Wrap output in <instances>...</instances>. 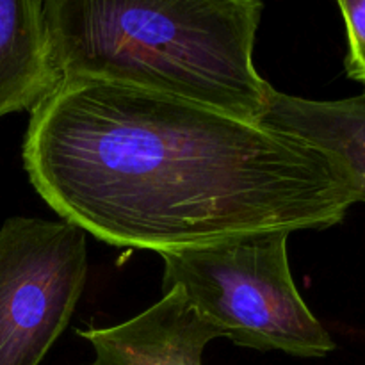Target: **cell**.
Returning <instances> with one entry per match:
<instances>
[{
  "label": "cell",
  "mask_w": 365,
  "mask_h": 365,
  "mask_svg": "<svg viewBox=\"0 0 365 365\" xmlns=\"http://www.w3.org/2000/svg\"><path fill=\"white\" fill-rule=\"evenodd\" d=\"M266 0H43L63 82L164 93L248 121L273 86L253 63Z\"/></svg>",
  "instance_id": "obj_2"
},
{
  "label": "cell",
  "mask_w": 365,
  "mask_h": 365,
  "mask_svg": "<svg viewBox=\"0 0 365 365\" xmlns=\"http://www.w3.org/2000/svg\"><path fill=\"white\" fill-rule=\"evenodd\" d=\"M61 84L43 0H0V118L36 109Z\"/></svg>",
  "instance_id": "obj_7"
},
{
  "label": "cell",
  "mask_w": 365,
  "mask_h": 365,
  "mask_svg": "<svg viewBox=\"0 0 365 365\" xmlns=\"http://www.w3.org/2000/svg\"><path fill=\"white\" fill-rule=\"evenodd\" d=\"M77 335L95 353L86 365H203L205 346L225 337L177 289L125 323Z\"/></svg>",
  "instance_id": "obj_5"
},
{
  "label": "cell",
  "mask_w": 365,
  "mask_h": 365,
  "mask_svg": "<svg viewBox=\"0 0 365 365\" xmlns=\"http://www.w3.org/2000/svg\"><path fill=\"white\" fill-rule=\"evenodd\" d=\"M88 274L84 230L9 217L0 227V365H39L70 324Z\"/></svg>",
  "instance_id": "obj_4"
},
{
  "label": "cell",
  "mask_w": 365,
  "mask_h": 365,
  "mask_svg": "<svg viewBox=\"0 0 365 365\" xmlns=\"http://www.w3.org/2000/svg\"><path fill=\"white\" fill-rule=\"evenodd\" d=\"M21 157L61 220L118 248L324 230L355 205L337 164L309 143L113 82H63L31 110Z\"/></svg>",
  "instance_id": "obj_1"
},
{
  "label": "cell",
  "mask_w": 365,
  "mask_h": 365,
  "mask_svg": "<svg viewBox=\"0 0 365 365\" xmlns=\"http://www.w3.org/2000/svg\"><path fill=\"white\" fill-rule=\"evenodd\" d=\"M348 38L346 73L365 88V0H335Z\"/></svg>",
  "instance_id": "obj_8"
},
{
  "label": "cell",
  "mask_w": 365,
  "mask_h": 365,
  "mask_svg": "<svg viewBox=\"0 0 365 365\" xmlns=\"http://www.w3.org/2000/svg\"><path fill=\"white\" fill-rule=\"evenodd\" d=\"M289 235L260 232L159 253L163 292L180 291L241 348L323 359L335 342L296 287Z\"/></svg>",
  "instance_id": "obj_3"
},
{
  "label": "cell",
  "mask_w": 365,
  "mask_h": 365,
  "mask_svg": "<svg viewBox=\"0 0 365 365\" xmlns=\"http://www.w3.org/2000/svg\"><path fill=\"white\" fill-rule=\"evenodd\" d=\"M257 123L294 135L327 153L355 203H365V91L342 100H310L271 89Z\"/></svg>",
  "instance_id": "obj_6"
}]
</instances>
